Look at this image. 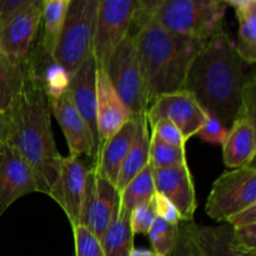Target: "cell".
Listing matches in <instances>:
<instances>
[{"label": "cell", "mask_w": 256, "mask_h": 256, "mask_svg": "<svg viewBox=\"0 0 256 256\" xmlns=\"http://www.w3.org/2000/svg\"><path fill=\"white\" fill-rule=\"evenodd\" d=\"M248 76L235 42L222 30L200 48L184 90L194 95L205 112L216 116L230 129L242 110Z\"/></svg>", "instance_id": "obj_1"}, {"label": "cell", "mask_w": 256, "mask_h": 256, "mask_svg": "<svg viewBox=\"0 0 256 256\" xmlns=\"http://www.w3.org/2000/svg\"><path fill=\"white\" fill-rule=\"evenodd\" d=\"M6 116L8 144L32 168L39 192L49 195L59 176L62 155L54 142L46 95L40 82L26 72L22 92L6 110Z\"/></svg>", "instance_id": "obj_2"}, {"label": "cell", "mask_w": 256, "mask_h": 256, "mask_svg": "<svg viewBox=\"0 0 256 256\" xmlns=\"http://www.w3.org/2000/svg\"><path fill=\"white\" fill-rule=\"evenodd\" d=\"M130 32L146 84L149 106L160 95L184 90L188 72L204 42L175 34L154 18L134 22Z\"/></svg>", "instance_id": "obj_3"}, {"label": "cell", "mask_w": 256, "mask_h": 256, "mask_svg": "<svg viewBox=\"0 0 256 256\" xmlns=\"http://www.w3.org/2000/svg\"><path fill=\"white\" fill-rule=\"evenodd\" d=\"M224 16L222 0H162L152 18L175 34L205 42L224 30Z\"/></svg>", "instance_id": "obj_4"}, {"label": "cell", "mask_w": 256, "mask_h": 256, "mask_svg": "<svg viewBox=\"0 0 256 256\" xmlns=\"http://www.w3.org/2000/svg\"><path fill=\"white\" fill-rule=\"evenodd\" d=\"M98 0H72L54 49L55 60L72 74L94 52Z\"/></svg>", "instance_id": "obj_5"}, {"label": "cell", "mask_w": 256, "mask_h": 256, "mask_svg": "<svg viewBox=\"0 0 256 256\" xmlns=\"http://www.w3.org/2000/svg\"><path fill=\"white\" fill-rule=\"evenodd\" d=\"M110 82L132 115H145L149 108L146 84L132 32L115 46L104 66Z\"/></svg>", "instance_id": "obj_6"}, {"label": "cell", "mask_w": 256, "mask_h": 256, "mask_svg": "<svg viewBox=\"0 0 256 256\" xmlns=\"http://www.w3.org/2000/svg\"><path fill=\"white\" fill-rule=\"evenodd\" d=\"M256 204L255 160L225 172L214 182L205 212L218 222H228L236 212Z\"/></svg>", "instance_id": "obj_7"}, {"label": "cell", "mask_w": 256, "mask_h": 256, "mask_svg": "<svg viewBox=\"0 0 256 256\" xmlns=\"http://www.w3.org/2000/svg\"><path fill=\"white\" fill-rule=\"evenodd\" d=\"M139 6L136 0H98L94 54L104 68L110 54L132 30Z\"/></svg>", "instance_id": "obj_8"}, {"label": "cell", "mask_w": 256, "mask_h": 256, "mask_svg": "<svg viewBox=\"0 0 256 256\" xmlns=\"http://www.w3.org/2000/svg\"><path fill=\"white\" fill-rule=\"evenodd\" d=\"M94 174V164H88L80 156H62L59 176L49 196L64 210L72 228L80 225L82 208Z\"/></svg>", "instance_id": "obj_9"}, {"label": "cell", "mask_w": 256, "mask_h": 256, "mask_svg": "<svg viewBox=\"0 0 256 256\" xmlns=\"http://www.w3.org/2000/svg\"><path fill=\"white\" fill-rule=\"evenodd\" d=\"M145 116L149 125L160 119L169 120L182 132L188 142L199 132L206 112L202 110L194 95L186 90H180L158 96L148 108Z\"/></svg>", "instance_id": "obj_10"}, {"label": "cell", "mask_w": 256, "mask_h": 256, "mask_svg": "<svg viewBox=\"0 0 256 256\" xmlns=\"http://www.w3.org/2000/svg\"><path fill=\"white\" fill-rule=\"evenodd\" d=\"M42 0H34L0 25V49L12 62H26L42 25Z\"/></svg>", "instance_id": "obj_11"}, {"label": "cell", "mask_w": 256, "mask_h": 256, "mask_svg": "<svg viewBox=\"0 0 256 256\" xmlns=\"http://www.w3.org/2000/svg\"><path fill=\"white\" fill-rule=\"evenodd\" d=\"M39 192L32 168L10 144L0 146V215L30 192Z\"/></svg>", "instance_id": "obj_12"}, {"label": "cell", "mask_w": 256, "mask_h": 256, "mask_svg": "<svg viewBox=\"0 0 256 256\" xmlns=\"http://www.w3.org/2000/svg\"><path fill=\"white\" fill-rule=\"evenodd\" d=\"M119 212V190L112 182L95 172L88 190L80 225L86 226L100 240L108 226L116 219Z\"/></svg>", "instance_id": "obj_13"}, {"label": "cell", "mask_w": 256, "mask_h": 256, "mask_svg": "<svg viewBox=\"0 0 256 256\" xmlns=\"http://www.w3.org/2000/svg\"><path fill=\"white\" fill-rule=\"evenodd\" d=\"M50 112H52L62 128L69 146V155L72 156H86L95 159L98 152L96 140L89 125L86 124L80 112L72 104L69 92H65L58 99L48 100Z\"/></svg>", "instance_id": "obj_14"}, {"label": "cell", "mask_w": 256, "mask_h": 256, "mask_svg": "<svg viewBox=\"0 0 256 256\" xmlns=\"http://www.w3.org/2000/svg\"><path fill=\"white\" fill-rule=\"evenodd\" d=\"M154 182L158 194L172 202L182 222H192L198 202L188 164L166 169H154Z\"/></svg>", "instance_id": "obj_15"}, {"label": "cell", "mask_w": 256, "mask_h": 256, "mask_svg": "<svg viewBox=\"0 0 256 256\" xmlns=\"http://www.w3.org/2000/svg\"><path fill=\"white\" fill-rule=\"evenodd\" d=\"M132 116L130 110L115 92L104 68L98 66L96 125L99 146L114 135Z\"/></svg>", "instance_id": "obj_16"}, {"label": "cell", "mask_w": 256, "mask_h": 256, "mask_svg": "<svg viewBox=\"0 0 256 256\" xmlns=\"http://www.w3.org/2000/svg\"><path fill=\"white\" fill-rule=\"evenodd\" d=\"M96 74L98 62L92 52L70 74L68 92L72 104L89 125L99 145L96 125Z\"/></svg>", "instance_id": "obj_17"}, {"label": "cell", "mask_w": 256, "mask_h": 256, "mask_svg": "<svg viewBox=\"0 0 256 256\" xmlns=\"http://www.w3.org/2000/svg\"><path fill=\"white\" fill-rule=\"evenodd\" d=\"M180 225L205 256H256V250L238 242L232 225L202 226L194 222H182Z\"/></svg>", "instance_id": "obj_18"}, {"label": "cell", "mask_w": 256, "mask_h": 256, "mask_svg": "<svg viewBox=\"0 0 256 256\" xmlns=\"http://www.w3.org/2000/svg\"><path fill=\"white\" fill-rule=\"evenodd\" d=\"M138 122L139 118L132 115L114 135L100 145L92 162L96 175L105 178L114 185L116 184L122 162L136 135Z\"/></svg>", "instance_id": "obj_19"}, {"label": "cell", "mask_w": 256, "mask_h": 256, "mask_svg": "<svg viewBox=\"0 0 256 256\" xmlns=\"http://www.w3.org/2000/svg\"><path fill=\"white\" fill-rule=\"evenodd\" d=\"M255 122L252 118L238 116L230 126L222 144V159L230 169L244 166L255 160Z\"/></svg>", "instance_id": "obj_20"}, {"label": "cell", "mask_w": 256, "mask_h": 256, "mask_svg": "<svg viewBox=\"0 0 256 256\" xmlns=\"http://www.w3.org/2000/svg\"><path fill=\"white\" fill-rule=\"evenodd\" d=\"M138 130L129 152L125 156L120 168L119 176L116 180V189L122 192L128 182L136 176L150 162V132L149 124L145 115H138Z\"/></svg>", "instance_id": "obj_21"}, {"label": "cell", "mask_w": 256, "mask_h": 256, "mask_svg": "<svg viewBox=\"0 0 256 256\" xmlns=\"http://www.w3.org/2000/svg\"><path fill=\"white\" fill-rule=\"evenodd\" d=\"M134 235L130 226V214L119 212L100 239L104 255L130 256L134 249Z\"/></svg>", "instance_id": "obj_22"}, {"label": "cell", "mask_w": 256, "mask_h": 256, "mask_svg": "<svg viewBox=\"0 0 256 256\" xmlns=\"http://www.w3.org/2000/svg\"><path fill=\"white\" fill-rule=\"evenodd\" d=\"M70 2L72 0H42V35L40 44L52 55L54 54L55 45L64 26Z\"/></svg>", "instance_id": "obj_23"}, {"label": "cell", "mask_w": 256, "mask_h": 256, "mask_svg": "<svg viewBox=\"0 0 256 256\" xmlns=\"http://www.w3.org/2000/svg\"><path fill=\"white\" fill-rule=\"evenodd\" d=\"M154 182V168L152 164H148L139 174L132 178L126 186L120 192V212H129L135 206L144 202H152L155 195Z\"/></svg>", "instance_id": "obj_24"}, {"label": "cell", "mask_w": 256, "mask_h": 256, "mask_svg": "<svg viewBox=\"0 0 256 256\" xmlns=\"http://www.w3.org/2000/svg\"><path fill=\"white\" fill-rule=\"evenodd\" d=\"M239 22V34L235 44L238 54L246 64L256 62V2L235 9Z\"/></svg>", "instance_id": "obj_25"}, {"label": "cell", "mask_w": 256, "mask_h": 256, "mask_svg": "<svg viewBox=\"0 0 256 256\" xmlns=\"http://www.w3.org/2000/svg\"><path fill=\"white\" fill-rule=\"evenodd\" d=\"M25 82L24 65L12 62L0 49V110L6 112L22 92Z\"/></svg>", "instance_id": "obj_26"}, {"label": "cell", "mask_w": 256, "mask_h": 256, "mask_svg": "<svg viewBox=\"0 0 256 256\" xmlns=\"http://www.w3.org/2000/svg\"><path fill=\"white\" fill-rule=\"evenodd\" d=\"M152 250L162 256H170L179 236V224H172L162 218H155L148 232Z\"/></svg>", "instance_id": "obj_27"}, {"label": "cell", "mask_w": 256, "mask_h": 256, "mask_svg": "<svg viewBox=\"0 0 256 256\" xmlns=\"http://www.w3.org/2000/svg\"><path fill=\"white\" fill-rule=\"evenodd\" d=\"M150 164L154 169L179 166L188 164L185 148L174 146L150 135Z\"/></svg>", "instance_id": "obj_28"}, {"label": "cell", "mask_w": 256, "mask_h": 256, "mask_svg": "<svg viewBox=\"0 0 256 256\" xmlns=\"http://www.w3.org/2000/svg\"><path fill=\"white\" fill-rule=\"evenodd\" d=\"M75 256H105L100 240L84 225L72 228Z\"/></svg>", "instance_id": "obj_29"}, {"label": "cell", "mask_w": 256, "mask_h": 256, "mask_svg": "<svg viewBox=\"0 0 256 256\" xmlns=\"http://www.w3.org/2000/svg\"><path fill=\"white\" fill-rule=\"evenodd\" d=\"M156 218L152 202H144L130 212V226L134 234H148L150 226Z\"/></svg>", "instance_id": "obj_30"}, {"label": "cell", "mask_w": 256, "mask_h": 256, "mask_svg": "<svg viewBox=\"0 0 256 256\" xmlns=\"http://www.w3.org/2000/svg\"><path fill=\"white\" fill-rule=\"evenodd\" d=\"M228 132H229V129L216 116L206 112L204 122L196 134L199 135L200 139L209 144L222 145L226 139Z\"/></svg>", "instance_id": "obj_31"}, {"label": "cell", "mask_w": 256, "mask_h": 256, "mask_svg": "<svg viewBox=\"0 0 256 256\" xmlns=\"http://www.w3.org/2000/svg\"><path fill=\"white\" fill-rule=\"evenodd\" d=\"M150 126L152 129V136L158 138V139L162 140V142H166V144L185 148L186 140L182 136V132L172 122L166 119H160L155 122L154 124L150 125Z\"/></svg>", "instance_id": "obj_32"}, {"label": "cell", "mask_w": 256, "mask_h": 256, "mask_svg": "<svg viewBox=\"0 0 256 256\" xmlns=\"http://www.w3.org/2000/svg\"><path fill=\"white\" fill-rule=\"evenodd\" d=\"M152 205H154L155 212H156V216L162 218V219L166 220V222H172V224H180L182 222V216H180L179 212L176 210V208L172 205V202L166 199L162 195L155 192V195L152 199Z\"/></svg>", "instance_id": "obj_33"}, {"label": "cell", "mask_w": 256, "mask_h": 256, "mask_svg": "<svg viewBox=\"0 0 256 256\" xmlns=\"http://www.w3.org/2000/svg\"><path fill=\"white\" fill-rule=\"evenodd\" d=\"M170 256H205L179 224V236Z\"/></svg>", "instance_id": "obj_34"}, {"label": "cell", "mask_w": 256, "mask_h": 256, "mask_svg": "<svg viewBox=\"0 0 256 256\" xmlns=\"http://www.w3.org/2000/svg\"><path fill=\"white\" fill-rule=\"evenodd\" d=\"M235 239L240 245L250 250H256V224L246 226H232Z\"/></svg>", "instance_id": "obj_35"}, {"label": "cell", "mask_w": 256, "mask_h": 256, "mask_svg": "<svg viewBox=\"0 0 256 256\" xmlns=\"http://www.w3.org/2000/svg\"><path fill=\"white\" fill-rule=\"evenodd\" d=\"M34 0H0V25Z\"/></svg>", "instance_id": "obj_36"}, {"label": "cell", "mask_w": 256, "mask_h": 256, "mask_svg": "<svg viewBox=\"0 0 256 256\" xmlns=\"http://www.w3.org/2000/svg\"><path fill=\"white\" fill-rule=\"evenodd\" d=\"M226 222L234 228L256 224V204L230 216Z\"/></svg>", "instance_id": "obj_37"}, {"label": "cell", "mask_w": 256, "mask_h": 256, "mask_svg": "<svg viewBox=\"0 0 256 256\" xmlns=\"http://www.w3.org/2000/svg\"><path fill=\"white\" fill-rule=\"evenodd\" d=\"M136 2L138 6H139V12L135 18L134 22H140L142 20L152 18L162 0H136Z\"/></svg>", "instance_id": "obj_38"}, {"label": "cell", "mask_w": 256, "mask_h": 256, "mask_svg": "<svg viewBox=\"0 0 256 256\" xmlns=\"http://www.w3.org/2000/svg\"><path fill=\"white\" fill-rule=\"evenodd\" d=\"M9 138V124H8L6 112L0 110V146L8 142Z\"/></svg>", "instance_id": "obj_39"}, {"label": "cell", "mask_w": 256, "mask_h": 256, "mask_svg": "<svg viewBox=\"0 0 256 256\" xmlns=\"http://www.w3.org/2000/svg\"><path fill=\"white\" fill-rule=\"evenodd\" d=\"M222 2L224 4L232 5L235 9H240V8L246 6V5L252 4V2H256V0H222Z\"/></svg>", "instance_id": "obj_40"}, {"label": "cell", "mask_w": 256, "mask_h": 256, "mask_svg": "<svg viewBox=\"0 0 256 256\" xmlns=\"http://www.w3.org/2000/svg\"><path fill=\"white\" fill-rule=\"evenodd\" d=\"M130 256H162L154 252V250H149V249H132V254Z\"/></svg>", "instance_id": "obj_41"}]
</instances>
